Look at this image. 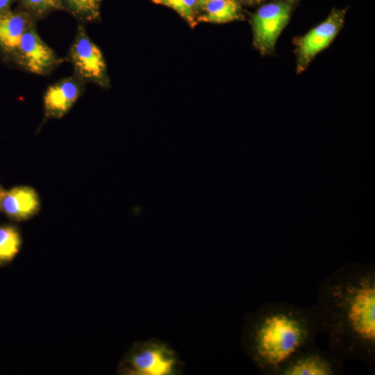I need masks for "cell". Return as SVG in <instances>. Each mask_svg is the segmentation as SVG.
<instances>
[{
    "instance_id": "3",
    "label": "cell",
    "mask_w": 375,
    "mask_h": 375,
    "mask_svg": "<svg viewBox=\"0 0 375 375\" xmlns=\"http://www.w3.org/2000/svg\"><path fill=\"white\" fill-rule=\"evenodd\" d=\"M183 365L176 352L158 339L137 342L128 350L119 366L126 375H178Z\"/></svg>"
},
{
    "instance_id": "17",
    "label": "cell",
    "mask_w": 375,
    "mask_h": 375,
    "mask_svg": "<svg viewBox=\"0 0 375 375\" xmlns=\"http://www.w3.org/2000/svg\"><path fill=\"white\" fill-rule=\"evenodd\" d=\"M18 1L19 0H0V12L10 9L12 5Z\"/></svg>"
},
{
    "instance_id": "19",
    "label": "cell",
    "mask_w": 375,
    "mask_h": 375,
    "mask_svg": "<svg viewBox=\"0 0 375 375\" xmlns=\"http://www.w3.org/2000/svg\"><path fill=\"white\" fill-rule=\"evenodd\" d=\"M3 193V191H2V190L0 188V208H1V199H2Z\"/></svg>"
},
{
    "instance_id": "9",
    "label": "cell",
    "mask_w": 375,
    "mask_h": 375,
    "mask_svg": "<svg viewBox=\"0 0 375 375\" xmlns=\"http://www.w3.org/2000/svg\"><path fill=\"white\" fill-rule=\"evenodd\" d=\"M85 84L75 75L49 85L44 94V110L47 118L63 117L85 91Z\"/></svg>"
},
{
    "instance_id": "11",
    "label": "cell",
    "mask_w": 375,
    "mask_h": 375,
    "mask_svg": "<svg viewBox=\"0 0 375 375\" xmlns=\"http://www.w3.org/2000/svg\"><path fill=\"white\" fill-rule=\"evenodd\" d=\"M39 205V198L33 189L17 187L3 192L1 208L12 219L22 221L34 215Z\"/></svg>"
},
{
    "instance_id": "13",
    "label": "cell",
    "mask_w": 375,
    "mask_h": 375,
    "mask_svg": "<svg viewBox=\"0 0 375 375\" xmlns=\"http://www.w3.org/2000/svg\"><path fill=\"white\" fill-rule=\"evenodd\" d=\"M101 3V0H62V10L84 24L99 19Z\"/></svg>"
},
{
    "instance_id": "7",
    "label": "cell",
    "mask_w": 375,
    "mask_h": 375,
    "mask_svg": "<svg viewBox=\"0 0 375 375\" xmlns=\"http://www.w3.org/2000/svg\"><path fill=\"white\" fill-rule=\"evenodd\" d=\"M346 10L334 9L321 24L296 41L297 72L305 70L311 60L324 49L342 28Z\"/></svg>"
},
{
    "instance_id": "4",
    "label": "cell",
    "mask_w": 375,
    "mask_h": 375,
    "mask_svg": "<svg viewBox=\"0 0 375 375\" xmlns=\"http://www.w3.org/2000/svg\"><path fill=\"white\" fill-rule=\"evenodd\" d=\"M83 25L78 24L67 56L73 66L74 75L85 83L108 86L109 81L103 56L89 38Z\"/></svg>"
},
{
    "instance_id": "6",
    "label": "cell",
    "mask_w": 375,
    "mask_h": 375,
    "mask_svg": "<svg viewBox=\"0 0 375 375\" xmlns=\"http://www.w3.org/2000/svg\"><path fill=\"white\" fill-rule=\"evenodd\" d=\"M12 62L29 73L45 76L63 60L40 37L35 25L23 34Z\"/></svg>"
},
{
    "instance_id": "1",
    "label": "cell",
    "mask_w": 375,
    "mask_h": 375,
    "mask_svg": "<svg viewBox=\"0 0 375 375\" xmlns=\"http://www.w3.org/2000/svg\"><path fill=\"white\" fill-rule=\"evenodd\" d=\"M328 350L341 360L375 361V267L349 263L320 284L311 306Z\"/></svg>"
},
{
    "instance_id": "2",
    "label": "cell",
    "mask_w": 375,
    "mask_h": 375,
    "mask_svg": "<svg viewBox=\"0 0 375 375\" xmlns=\"http://www.w3.org/2000/svg\"><path fill=\"white\" fill-rule=\"evenodd\" d=\"M319 333L312 307L265 303L245 316L241 343L260 373L278 375L290 360L315 344Z\"/></svg>"
},
{
    "instance_id": "16",
    "label": "cell",
    "mask_w": 375,
    "mask_h": 375,
    "mask_svg": "<svg viewBox=\"0 0 375 375\" xmlns=\"http://www.w3.org/2000/svg\"><path fill=\"white\" fill-rule=\"evenodd\" d=\"M155 3L174 10L192 26L196 24L195 9L199 0H153Z\"/></svg>"
},
{
    "instance_id": "18",
    "label": "cell",
    "mask_w": 375,
    "mask_h": 375,
    "mask_svg": "<svg viewBox=\"0 0 375 375\" xmlns=\"http://www.w3.org/2000/svg\"><path fill=\"white\" fill-rule=\"evenodd\" d=\"M241 1H243V2H245V3H257V2H260L262 0H240Z\"/></svg>"
},
{
    "instance_id": "14",
    "label": "cell",
    "mask_w": 375,
    "mask_h": 375,
    "mask_svg": "<svg viewBox=\"0 0 375 375\" xmlns=\"http://www.w3.org/2000/svg\"><path fill=\"white\" fill-rule=\"evenodd\" d=\"M21 237L13 226H0V266L11 262L19 252Z\"/></svg>"
},
{
    "instance_id": "15",
    "label": "cell",
    "mask_w": 375,
    "mask_h": 375,
    "mask_svg": "<svg viewBox=\"0 0 375 375\" xmlns=\"http://www.w3.org/2000/svg\"><path fill=\"white\" fill-rule=\"evenodd\" d=\"M19 8L36 22L56 10H62V0H19Z\"/></svg>"
},
{
    "instance_id": "12",
    "label": "cell",
    "mask_w": 375,
    "mask_h": 375,
    "mask_svg": "<svg viewBox=\"0 0 375 375\" xmlns=\"http://www.w3.org/2000/svg\"><path fill=\"white\" fill-rule=\"evenodd\" d=\"M198 7L201 14L198 21L225 23L240 19V7L235 0H200Z\"/></svg>"
},
{
    "instance_id": "20",
    "label": "cell",
    "mask_w": 375,
    "mask_h": 375,
    "mask_svg": "<svg viewBox=\"0 0 375 375\" xmlns=\"http://www.w3.org/2000/svg\"><path fill=\"white\" fill-rule=\"evenodd\" d=\"M200 1V0H199Z\"/></svg>"
},
{
    "instance_id": "8",
    "label": "cell",
    "mask_w": 375,
    "mask_h": 375,
    "mask_svg": "<svg viewBox=\"0 0 375 375\" xmlns=\"http://www.w3.org/2000/svg\"><path fill=\"white\" fill-rule=\"evenodd\" d=\"M342 360L329 350L315 344L290 360L278 375H336L342 372Z\"/></svg>"
},
{
    "instance_id": "10",
    "label": "cell",
    "mask_w": 375,
    "mask_h": 375,
    "mask_svg": "<svg viewBox=\"0 0 375 375\" xmlns=\"http://www.w3.org/2000/svg\"><path fill=\"white\" fill-rule=\"evenodd\" d=\"M35 25L36 21L19 8L0 12V50L8 60L12 61L23 34Z\"/></svg>"
},
{
    "instance_id": "5",
    "label": "cell",
    "mask_w": 375,
    "mask_h": 375,
    "mask_svg": "<svg viewBox=\"0 0 375 375\" xmlns=\"http://www.w3.org/2000/svg\"><path fill=\"white\" fill-rule=\"evenodd\" d=\"M294 0H277L261 6L252 17L253 42L262 53L273 51L286 24Z\"/></svg>"
}]
</instances>
